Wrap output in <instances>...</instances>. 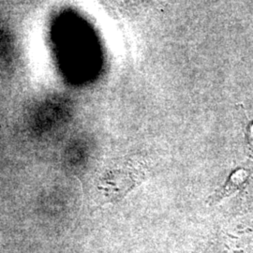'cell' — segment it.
<instances>
[{
  "mask_svg": "<svg viewBox=\"0 0 253 253\" xmlns=\"http://www.w3.org/2000/svg\"><path fill=\"white\" fill-rule=\"evenodd\" d=\"M134 171L129 168L113 170L109 172L103 179L104 185L100 187V190H105V194L111 199H120L126 194L133 187L137 186L134 183L128 180H142V177L134 175Z\"/></svg>",
  "mask_w": 253,
  "mask_h": 253,
  "instance_id": "cell-1",
  "label": "cell"
},
{
  "mask_svg": "<svg viewBox=\"0 0 253 253\" xmlns=\"http://www.w3.org/2000/svg\"><path fill=\"white\" fill-rule=\"evenodd\" d=\"M251 139L253 140V126H251Z\"/></svg>",
  "mask_w": 253,
  "mask_h": 253,
  "instance_id": "cell-2",
  "label": "cell"
}]
</instances>
